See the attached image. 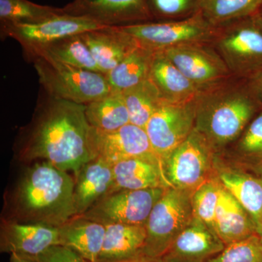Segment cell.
<instances>
[{
    "label": "cell",
    "instance_id": "cell-1",
    "mask_svg": "<svg viewBox=\"0 0 262 262\" xmlns=\"http://www.w3.org/2000/svg\"><path fill=\"white\" fill-rule=\"evenodd\" d=\"M86 105L58 99L45 92L31 121L19 130L14 158L20 163L48 161L75 176L91 160Z\"/></svg>",
    "mask_w": 262,
    "mask_h": 262
},
{
    "label": "cell",
    "instance_id": "cell-2",
    "mask_svg": "<svg viewBox=\"0 0 262 262\" xmlns=\"http://www.w3.org/2000/svg\"><path fill=\"white\" fill-rule=\"evenodd\" d=\"M33 163L5 191L1 220L61 227L76 216L75 180L49 162Z\"/></svg>",
    "mask_w": 262,
    "mask_h": 262
},
{
    "label": "cell",
    "instance_id": "cell-3",
    "mask_svg": "<svg viewBox=\"0 0 262 262\" xmlns=\"http://www.w3.org/2000/svg\"><path fill=\"white\" fill-rule=\"evenodd\" d=\"M261 110L247 80L232 77L198 96L194 129L212 147L225 146L238 139Z\"/></svg>",
    "mask_w": 262,
    "mask_h": 262
},
{
    "label": "cell",
    "instance_id": "cell-4",
    "mask_svg": "<svg viewBox=\"0 0 262 262\" xmlns=\"http://www.w3.org/2000/svg\"><path fill=\"white\" fill-rule=\"evenodd\" d=\"M211 44L234 78L250 80L262 69V27L255 15L215 28Z\"/></svg>",
    "mask_w": 262,
    "mask_h": 262
},
{
    "label": "cell",
    "instance_id": "cell-5",
    "mask_svg": "<svg viewBox=\"0 0 262 262\" xmlns=\"http://www.w3.org/2000/svg\"><path fill=\"white\" fill-rule=\"evenodd\" d=\"M45 92L58 99L89 104L113 92L106 75L44 57L31 58Z\"/></svg>",
    "mask_w": 262,
    "mask_h": 262
},
{
    "label": "cell",
    "instance_id": "cell-6",
    "mask_svg": "<svg viewBox=\"0 0 262 262\" xmlns=\"http://www.w3.org/2000/svg\"><path fill=\"white\" fill-rule=\"evenodd\" d=\"M193 191L168 187L146 221L143 255L158 260L192 222Z\"/></svg>",
    "mask_w": 262,
    "mask_h": 262
},
{
    "label": "cell",
    "instance_id": "cell-7",
    "mask_svg": "<svg viewBox=\"0 0 262 262\" xmlns=\"http://www.w3.org/2000/svg\"><path fill=\"white\" fill-rule=\"evenodd\" d=\"M134 38L141 47L154 51L194 42H211L215 28L196 13L179 20L116 27Z\"/></svg>",
    "mask_w": 262,
    "mask_h": 262
},
{
    "label": "cell",
    "instance_id": "cell-8",
    "mask_svg": "<svg viewBox=\"0 0 262 262\" xmlns=\"http://www.w3.org/2000/svg\"><path fill=\"white\" fill-rule=\"evenodd\" d=\"M196 99L186 103L164 101L146 124L151 148L163 163L194 130Z\"/></svg>",
    "mask_w": 262,
    "mask_h": 262
},
{
    "label": "cell",
    "instance_id": "cell-9",
    "mask_svg": "<svg viewBox=\"0 0 262 262\" xmlns=\"http://www.w3.org/2000/svg\"><path fill=\"white\" fill-rule=\"evenodd\" d=\"M165 189L115 191L103 196L80 216L103 225H145L153 207Z\"/></svg>",
    "mask_w": 262,
    "mask_h": 262
},
{
    "label": "cell",
    "instance_id": "cell-10",
    "mask_svg": "<svg viewBox=\"0 0 262 262\" xmlns=\"http://www.w3.org/2000/svg\"><path fill=\"white\" fill-rule=\"evenodd\" d=\"M162 51L201 91L233 77L211 42L188 43Z\"/></svg>",
    "mask_w": 262,
    "mask_h": 262
},
{
    "label": "cell",
    "instance_id": "cell-11",
    "mask_svg": "<svg viewBox=\"0 0 262 262\" xmlns=\"http://www.w3.org/2000/svg\"><path fill=\"white\" fill-rule=\"evenodd\" d=\"M89 143L91 160H102L112 165L132 158L160 160L145 129L132 123L112 131L91 126Z\"/></svg>",
    "mask_w": 262,
    "mask_h": 262
},
{
    "label": "cell",
    "instance_id": "cell-12",
    "mask_svg": "<svg viewBox=\"0 0 262 262\" xmlns=\"http://www.w3.org/2000/svg\"><path fill=\"white\" fill-rule=\"evenodd\" d=\"M212 146L194 129L192 134L164 160L169 187L194 191L206 182Z\"/></svg>",
    "mask_w": 262,
    "mask_h": 262
},
{
    "label": "cell",
    "instance_id": "cell-13",
    "mask_svg": "<svg viewBox=\"0 0 262 262\" xmlns=\"http://www.w3.org/2000/svg\"><path fill=\"white\" fill-rule=\"evenodd\" d=\"M106 27H110L86 17L66 13L39 23L1 24L2 34L18 41L24 51L63 38Z\"/></svg>",
    "mask_w": 262,
    "mask_h": 262
},
{
    "label": "cell",
    "instance_id": "cell-14",
    "mask_svg": "<svg viewBox=\"0 0 262 262\" xmlns=\"http://www.w3.org/2000/svg\"><path fill=\"white\" fill-rule=\"evenodd\" d=\"M66 14L86 17L107 27L151 21L146 0H75L63 8Z\"/></svg>",
    "mask_w": 262,
    "mask_h": 262
},
{
    "label": "cell",
    "instance_id": "cell-15",
    "mask_svg": "<svg viewBox=\"0 0 262 262\" xmlns=\"http://www.w3.org/2000/svg\"><path fill=\"white\" fill-rule=\"evenodd\" d=\"M60 245L59 227L1 220L0 251L37 258L51 246Z\"/></svg>",
    "mask_w": 262,
    "mask_h": 262
},
{
    "label": "cell",
    "instance_id": "cell-16",
    "mask_svg": "<svg viewBox=\"0 0 262 262\" xmlns=\"http://www.w3.org/2000/svg\"><path fill=\"white\" fill-rule=\"evenodd\" d=\"M225 248L212 229L193 218L158 262H206Z\"/></svg>",
    "mask_w": 262,
    "mask_h": 262
},
{
    "label": "cell",
    "instance_id": "cell-17",
    "mask_svg": "<svg viewBox=\"0 0 262 262\" xmlns=\"http://www.w3.org/2000/svg\"><path fill=\"white\" fill-rule=\"evenodd\" d=\"M75 177L73 198L76 215L84 214L101 198L113 192V165L102 160H90Z\"/></svg>",
    "mask_w": 262,
    "mask_h": 262
},
{
    "label": "cell",
    "instance_id": "cell-18",
    "mask_svg": "<svg viewBox=\"0 0 262 262\" xmlns=\"http://www.w3.org/2000/svg\"><path fill=\"white\" fill-rule=\"evenodd\" d=\"M80 35L103 75H107L139 46L134 38L116 27L90 31Z\"/></svg>",
    "mask_w": 262,
    "mask_h": 262
},
{
    "label": "cell",
    "instance_id": "cell-19",
    "mask_svg": "<svg viewBox=\"0 0 262 262\" xmlns=\"http://www.w3.org/2000/svg\"><path fill=\"white\" fill-rule=\"evenodd\" d=\"M213 231L225 246L258 233L252 218L223 186L215 210Z\"/></svg>",
    "mask_w": 262,
    "mask_h": 262
},
{
    "label": "cell",
    "instance_id": "cell-20",
    "mask_svg": "<svg viewBox=\"0 0 262 262\" xmlns=\"http://www.w3.org/2000/svg\"><path fill=\"white\" fill-rule=\"evenodd\" d=\"M149 78L167 102H189L195 100L203 92L183 75L163 51L155 53Z\"/></svg>",
    "mask_w": 262,
    "mask_h": 262
},
{
    "label": "cell",
    "instance_id": "cell-21",
    "mask_svg": "<svg viewBox=\"0 0 262 262\" xmlns=\"http://www.w3.org/2000/svg\"><path fill=\"white\" fill-rule=\"evenodd\" d=\"M113 192L139 190L151 188H168L162 161L158 159L132 158L113 165Z\"/></svg>",
    "mask_w": 262,
    "mask_h": 262
},
{
    "label": "cell",
    "instance_id": "cell-22",
    "mask_svg": "<svg viewBox=\"0 0 262 262\" xmlns=\"http://www.w3.org/2000/svg\"><path fill=\"white\" fill-rule=\"evenodd\" d=\"M98 262H122L143 255L145 225L107 224Z\"/></svg>",
    "mask_w": 262,
    "mask_h": 262
},
{
    "label": "cell",
    "instance_id": "cell-23",
    "mask_svg": "<svg viewBox=\"0 0 262 262\" xmlns=\"http://www.w3.org/2000/svg\"><path fill=\"white\" fill-rule=\"evenodd\" d=\"M59 232L60 245L71 248L89 262H98L106 233L103 224L76 215L60 227Z\"/></svg>",
    "mask_w": 262,
    "mask_h": 262
},
{
    "label": "cell",
    "instance_id": "cell-24",
    "mask_svg": "<svg viewBox=\"0 0 262 262\" xmlns=\"http://www.w3.org/2000/svg\"><path fill=\"white\" fill-rule=\"evenodd\" d=\"M25 53L28 58L44 57L77 68L101 73L80 34L53 41Z\"/></svg>",
    "mask_w": 262,
    "mask_h": 262
},
{
    "label": "cell",
    "instance_id": "cell-25",
    "mask_svg": "<svg viewBox=\"0 0 262 262\" xmlns=\"http://www.w3.org/2000/svg\"><path fill=\"white\" fill-rule=\"evenodd\" d=\"M155 52L139 46L127 55L106 75L113 91L122 92L147 79Z\"/></svg>",
    "mask_w": 262,
    "mask_h": 262
},
{
    "label": "cell",
    "instance_id": "cell-26",
    "mask_svg": "<svg viewBox=\"0 0 262 262\" xmlns=\"http://www.w3.org/2000/svg\"><path fill=\"white\" fill-rule=\"evenodd\" d=\"M220 180L252 218L258 231L262 222V177L225 172L221 174Z\"/></svg>",
    "mask_w": 262,
    "mask_h": 262
},
{
    "label": "cell",
    "instance_id": "cell-27",
    "mask_svg": "<svg viewBox=\"0 0 262 262\" xmlns=\"http://www.w3.org/2000/svg\"><path fill=\"white\" fill-rule=\"evenodd\" d=\"M85 115L91 127L112 131L130 122L128 111L122 92H112L102 98L86 104Z\"/></svg>",
    "mask_w": 262,
    "mask_h": 262
},
{
    "label": "cell",
    "instance_id": "cell-28",
    "mask_svg": "<svg viewBox=\"0 0 262 262\" xmlns=\"http://www.w3.org/2000/svg\"><path fill=\"white\" fill-rule=\"evenodd\" d=\"M262 0H198L196 13L214 28L257 13Z\"/></svg>",
    "mask_w": 262,
    "mask_h": 262
},
{
    "label": "cell",
    "instance_id": "cell-29",
    "mask_svg": "<svg viewBox=\"0 0 262 262\" xmlns=\"http://www.w3.org/2000/svg\"><path fill=\"white\" fill-rule=\"evenodd\" d=\"M130 123L145 129L146 124L164 102L159 91L149 77L122 92Z\"/></svg>",
    "mask_w": 262,
    "mask_h": 262
},
{
    "label": "cell",
    "instance_id": "cell-30",
    "mask_svg": "<svg viewBox=\"0 0 262 262\" xmlns=\"http://www.w3.org/2000/svg\"><path fill=\"white\" fill-rule=\"evenodd\" d=\"M63 13V8L38 5L29 0H0L1 24L39 23Z\"/></svg>",
    "mask_w": 262,
    "mask_h": 262
},
{
    "label": "cell",
    "instance_id": "cell-31",
    "mask_svg": "<svg viewBox=\"0 0 262 262\" xmlns=\"http://www.w3.org/2000/svg\"><path fill=\"white\" fill-rule=\"evenodd\" d=\"M222 185L213 181H206L192 192L193 216L213 230L215 210Z\"/></svg>",
    "mask_w": 262,
    "mask_h": 262
},
{
    "label": "cell",
    "instance_id": "cell-32",
    "mask_svg": "<svg viewBox=\"0 0 262 262\" xmlns=\"http://www.w3.org/2000/svg\"><path fill=\"white\" fill-rule=\"evenodd\" d=\"M206 262H262V239L259 234L227 245Z\"/></svg>",
    "mask_w": 262,
    "mask_h": 262
},
{
    "label": "cell",
    "instance_id": "cell-33",
    "mask_svg": "<svg viewBox=\"0 0 262 262\" xmlns=\"http://www.w3.org/2000/svg\"><path fill=\"white\" fill-rule=\"evenodd\" d=\"M198 0H146L151 14L158 18L179 20L195 14Z\"/></svg>",
    "mask_w": 262,
    "mask_h": 262
},
{
    "label": "cell",
    "instance_id": "cell-34",
    "mask_svg": "<svg viewBox=\"0 0 262 262\" xmlns=\"http://www.w3.org/2000/svg\"><path fill=\"white\" fill-rule=\"evenodd\" d=\"M239 151L262 163V110L248 124L238 139Z\"/></svg>",
    "mask_w": 262,
    "mask_h": 262
},
{
    "label": "cell",
    "instance_id": "cell-35",
    "mask_svg": "<svg viewBox=\"0 0 262 262\" xmlns=\"http://www.w3.org/2000/svg\"><path fill=\"white\" fill-rule=\"evenodd\" d=\"M36 259L37 262H89L79 253L63 245L51 246Z\"/></svg>",
    "mask_w": 262,
    "mask_h": 262
},
{
    "label": "cell",
    "instance_id": "cell-36",
    "mask_svg": "<svg viewBox=\"0 0 262 262\" xmlns=\"http://www.w3.org/2000/svg\"><path fill=\"white\" fill-rule=\"evenodd\" d=\"M247 82L253 94L262 104V69Z\"/></svg>",
    "mask_w": 262,
    "mask_h": 262
},
{
    "label": "cell",
    "instance_id": "cell-37",
    "mask_svg": "<svg viewBox=\"0 0 262 262\" xmlns=\"http://www.w3.org/2000/svg\"><path fill=\"white\" fill-rule=\"evenodd\" d=\"M9 262H37L36 258L24 256L18 253H13L10 254Z\"/></svg>",
    "mask_w": 262,
    "mask_h": 262
},
{
    "label": "cell",
    "instance_id": "cell-38",
    "mask_svg": "<svg viewBox=\"0 0 262 262\" xmlns=\"http://www.w3.org/2000/svg\"><path fill=\"white\" fill-rule=\"evenodd\" d=\"M122 262H158V260L147 257V256H144V255H141V256H138V257Z\"/></svg>",
    "mask_w": 262,
    "mask_h": 262
},
{
    "label": "cell",
    "instance_id": "cell-39",
    "mask_svg": "<svg viewBox=\"0 0 262 262\" xmlns=\"http://www.w3.org/2000/svg\"><path fill=\"white\" fill-rule=\"evenodd\" d=\"M255 15H256V18H257L258 22H259L262 27V5Z\"/></svg>",
    "mask_w": 262,
    "mask_h": 262
},
{
    "label": "cell",
    "instance_id": "cell-40",
    "mask_svg": "<svg viewBox=\"0 0 262 262\" xmlns=\"http://www.w3.org/2000/svg\"><path fill=\"white\" fill-rule=\"evenodd\" d=\"M258 233L259 234H262V222L261 225H260L259 227H258Z\"/></svg>",
    "mask_w": 262,
    "mask_h": 262
},
{
    "label": "cell",
    "instance_id": "cell-41",
    "mask_svg": "<svg viewBox=\"0 0 262 262\" xmlns=\"http://www.w3.org/2000/svg\"><path fill=\"white\" fill-rule=\"evenodd\" d=\"M258 169H260V170H261L262 173V163L261 164V165H258Z\"/></svg>",
    "mask_w": 262,
    "mask_h": 262
}]
</instances>
